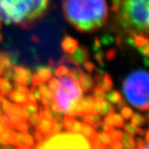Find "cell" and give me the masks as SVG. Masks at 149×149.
Segmentation results:
<instances>
[{
  "label": "cell",
  "mask_w": 149,
  "mask_h": 149,
  "mask_svg": "<svg viewBox=\"0 0 149 149\" xmlns=\"http://www.w3.org/2000/svg\"><path fill=\"white\" fill-rule=\"evenodd\" d=\"M62 11L68 22L81 33L99 30L109 18L105 0H63Z\"/></svg>",
  "instance_id": "6da1fadb"
},
{
  "label": "cell",
  "mask_w": 149,
  "mask_h": 149,
  "mask_svg": "<svg viewBox=\"0 0 149 149\" xmlns=\"http://www.w3.org/2000/svg\"><path fill=\"white\" fill-rule=\"evenodd\" d=\"M48 6L49 0H0V18L6 24L28 29L45 15Z\"/></svg>",
  "instance_id": "7a4b0ae2"
},
{
  "label": "cell",
  "mask_w": 149,
  "mask_h": 149,
  "mask_svg": "<svg viewBox=\"0 0 149 149\" xmlns=\"http://www.w3.org/2000/svg\"><path fill=\"white\" fill-rule=\"evenodd\" d=\"M115 14L129 35L149 33V0H120Z\"/></svg>",
  "instance_id": "3957f363"
},
{
  "label": "cell",
  "mask_w": 149,
  "mask_h": 149,
  "mask_svg": "<svg viewBox=\"0 0 149 149\" xmlns=\"http://www.w3.org/2000/svg\"><path fill=\"white\" fill-rule=\"evenodd\" d=\"M122 90L126 100L140 111H149V72L135 70L122 82Z\"/></svg>",
  "instance_id": "277c9868"
},
{
  "label": "cell",
  "mask_w": 149,
  "mask_h": 149,
  "mask_svg": "<svg viewBox=\"0 0 149 149\" xmlns=\"http://www.w3.org/2000/svg\"><path fill=\"white\" fill-rule=\"evenodd\" d=\"M82 97L83 91L77 80L68 76L59 78V86L53 94V99L58 104L61 113L65 112L67 114L72 105Z\"/></svg>",
  "instance_id": "5b68a950"
},
{
  "label": "cell",
  "mask_w": 149,
  "mask_h": 149,
  "mask_svg": "<svg viewBox=\"0 0 149 149\" xmlns=\"http://www.w3.org/2000/svg\"><path fill=\"white\" fill-rule=\"evenodd\" d=\"M43 149H91L83 136L74 133H60L46 141Z\"/></svg>",
  "instance_id": "8992f818"
},
{
  "label": "cell",
  "mask_w": 149,
  "mask_h": 149,
  "mask_svg": "<svg viewBox=\"0 0 149 149\" xmlns=\"http://www.w3.org/2000/svg\"><path fill=\"white\" fill-rule=\"evenodd\" d=\"M88 58H89L88 49L84 46H80L72 54H64L58 63L61 64V65L68 63L78 68L79 66L83 65L86 61H87Z\"/></svg>",
  "instance_id": "52a82bcc"
},
{
  "label": "cell",
  "mask_w": 149,
  "mask_h": 149,
  "mask_svg": "<svg viewBox=\"0 0 149 149\" xmlns=\"http://www.w3.org/2000/svg\"><path fill=\"white\" fill-rule=\"evenodd\" d=\"M31 76H33V74L29 68L22 66H14L12 80L14 81L15 84L27 86L28 84H31Z\"/></svg>",
  "instance_id": "ba28073f"
},
{
  "label": "cell",
  "mask_w": 149,
  "mask_h": 149,
  "mask_svg": "<svg viewBox=\"0 0 149 149\" xmlns=\"http://www.w3.org/2000/svg\"><path fill=\"white\" fill-rule=\"evenodd\" d=\"M13 90L7 96L9 101L14 102L15 104L19 105H24L29 102V89L27 86H18V84H14Z\"/></svg>",
  "instance_id": "9c48e42d"
},
{
  "label": "cell",
  "mask_w": 149,
  "mask_h": 149,
  "mask_svg": "<svg viewBox=\"0 0 149 149\" xmlns=\"http://www.w3.org/2000/svg\"><path fill=\"white\" fill-rule=\"evenodd\" d=\"M54 122H55L54 120L41 118L39 124L36 126V130L44 136L45 140H49L50 137L54 136V135H53V126H54Z\"/></svg>",
  "instance_id": "30bf717a"
},
{
  "label": "cell",
  "mask_w": 149,
  "mask_h": 149,
  "mask_svg": "<svg viewBox=\"0 0 149 149\" xmlns=\"http://www.w3.org/2000/svg\"><path fill=\"white\" fill-rule=\"evenodd\" d=\"M93 109H94V111L100 116L108 115L111 112H114V110H115L113 105L110 103L107 100L95 101Z\"/></svg>",
  "instance_id": "8fae6325"
},
{
  "label": "cell",
  "mask_w": 149,
  "mask_h": 149,
  "mask_svg": "<svg viewBox=\"0 0 149 149\" xmlns=\"http://www.w3.org/2000/svg\"><path fill=\"white\" fill-rule=\"evenodd\" d=\"M3 145L17 146V133L9 127H6L4 132L0 134V146Z\"/></svg>",
  "instance_id": "7c38bea8"
},
{
  "label": "cell",
  "mask_w": 149,
  "mask_h": 149,
  "mask_svg": "<svg viewBox=\"0 0 149 149\" xmlns=\"http://www.w3.org/2000/svg\"><path fill=\"white\" fill-rule=\"evenodd\" d=\"M61 48L66 54H72V53L78 48L77 40L72 38L71 36L66 35L61 40Z\"/></svg>",
  "instance_id": "4fadbf2b"
},
{
  "label": "cell",
  "mask_w": 149,
  "mask_h": 149,
  "mask_svg": "<svg viewBox=\"0 0 149 149\" xmlns=\"http://www.w3.org/2000/svg\"><path fill=\"white\" fill-rule=\"evenodd\" d=\"M52 68L49 66H39L36 68L35 77L41 84H45L52 77Z\"/></svg>",
  "instance_id": "5bb4252c"
},
{
  "label": "cell",
  "mask_w": 149,
  "mask_h": 149,
  "mask_svg": "<svg viewBox=\"0 0 149 149\" xmlns=\"http://www.w3.org/2000/svg\"><path fill=\"white\" fill-rule=\"evenodd\" d=\"M95 100L93 99V96L91 95H87V96H84L79 100L80 106L83 110L84 116L87 115V114H94L96 113L94 111L93 109V105H94Z\"/></svg>",
  "instance_id": "9a60e30c"
},
{
  "label": "cell",
  "mask_w": 149,
  "mask_h": 149,
  "mask_svg": "<svg viewBox=\"0 0 149 149\" xmlns=\"http://www.w3.org/2000/svg\"><path fill=\"white\" fill-rule=\"evenodd\" d=\"M18 147H34L35 142L33 136L28 132H20L17 134V146Z\"/></svg>",
  "instance_id": "2e32d148"
},
{
  "label": "cell",
  "mask_w": 149,
  "mask_h": 149,
  "mask_svg": "<svg viewBox=\"0 0 149 149\" xmlns=\"http://www.w3.org/2000/svg\"><path fill=\"white\" fill-rule=\"evenodd\" d=\"M103 124L109 127H122L124 126V120L122 117L115 112H111L108 114L103 120Z\"/></svg>",
  "instance_id": "e0dca14e"
},
{
  "label": "cell",
  "mask_w": 149,
  "mask_h": 149,
  "mask_svg": "<svg viewBox=\"0 0 149 149\" xmlns=\"http://www.w3.org/2000/svg\"><path fill=\"white\" fill-rule=\"evenodd\" d=\"M79 86L83 91V93H89L91 92L95 86V81L94 78L91 76L90 74H84L82 78L78 81Z\"/></svg>",
  "instance_id": "ac0fdd59"
},
{
  "label": "cell",
  "mask_w": 149,
  "mask_h": 149,
  "mask_svg": "<svg viewBox=\"0 0 149 149\" xmlns=\"http://www.w3.org/2000/svg\"><path fill=\"white\" fill-rule=\"evenodd\" d=\"M84 122H86L89 125H91L93 129H99L102 125V116L98 115L97 113L94 114H87L82 117Z\"/></svg>",
  "instance_id": "d6986e66"
},
{
  "label": "cell",
  "mask_w": 149,
  "mask_h": 149,
  "mask_svg": "<svg viewBox=\"0 0 149 149\" xmlns=\"http://www.w3.org/2000/svg\"><path fill=\"white\" fill-rule=\"evenodd\" d=\"M96 134H97V132L94 130V129L91 125L81 121V129L79 131V135L83 136L86 140H89L90 138H92Z\"/></svg>",
  "instance_id": "ffe728a7"
},
{
  "label": "cell",
  "mask_w": 149,
  "mask_h": 149,
  "mask_svg": "<svg viewBox=\"0 0 149 149\" xmlns=\"http://www.w3.org/2000/svg\"><path fill=\"white\" fill-rule=\"evenodd\" d=\"M13 91V84L10 83L9 80L0 77V93L2 96H7V95Z\"/></svg>",
  "instance_id": "44dd1931"
},
{
  "label": "cell",
  "mask_w": 149,
  "mask_h": 149,
  "mask_svg": "<svg viewBox=\"0 0 149 149\" xmlns=\"http://www.w3.org/2000/svg\"><path fill=\"white\" fill-rule=\"evenodd\" d=\"M122 146L123 149H135L136 142H135V136L125 133L122 136Z\"/></svg>",
  "instance_id": "7402d4cb"
},
{
  "label": "cell",
  "mask_w": 149,
  "mask_h": 149,
  "mask_svg": "<svg viewBox=\"0 0 149 149\" xmlns=\"http://www.w3.org/2000/svg\"><path fill=\"white\" fill-rule=\"evenodd\" d=\"M105 99L111 104H119L121 101H123L121 94L116 90H111L107 94H105Z\"/></svg>",
  "instance_id": "603a6c76"
},
{
  "label": "cell",
  "mask_w": 149,
  "mask_h": 149,
  "mask_svg": "<svg viewBox=\"0 0 149 149\" xmlns=\"http://www.w3.org/2000/svg\"><path fill=\"white\" fill-rule=\"evenodd\" d=\"M76 122H77V120L74 119V117H73L71 115H66L63 118L62 126L64 127V129H65L68 132L71 133L72 130H73V127L74 124H76Z\"/></svg>",
  "instance_id": "cb8c5ba5"
},
{
  "label": "cell",
  "mask_w": 149,
  "mask_h": 149,
  "mask_svg": "<svg viewBox=\"0 0 149 149\" xmlns=\"http://www.w3.org/2000/svg\"><path fill=\"white\" fill-rule=\"evenodd\" d=\"M146 122V117H144L143 115H141L140 113H133V115L131 116V120H130V123L136 127H141V126H144Z\"/></svg>",
  "instance_id": "d4e9b609"
},
{
  "label": "cell",
  "mask_w": 149,
  "mask_h": 149,
  "mask_svg": "<svg viewBox=\"0 0 149 149\" xmlns=\"http://www.w3.org/2000/svg\"><path fill=\"white\" fill-rule=\"evenodd\" d=\"M23 108L25 111V112L29 115V117L39 112V105L36 102H33L29 101L27 103L23 105Z\"/></svg>",
  "instance_id": "484cf974"
},
{
  "label": "cell",
  "mask_w": 149,
  "mask_h": 149,
  "mask_svg": "<svg viewBox=\"0 0 149 149\" xmlns=\"http://www.w3.org/2000/svg\"><path fill=\"white\" fill-rule=\"evenodd\" d=\"M123 127H124L125 131L127 134H130V135H133V136H135L136 134L140 135V136L145 135V131L142 129H139V127H137L132 125L131 123H130V124H124Z\"/></svg>",
  "instance_id": "4316f807"
},
{
  "label": "cell",
  "mask_w": 149,
  "mask_h": 149,
  "mask_svg": "<svg viewBox=\"0 0 149 149\" xmlns=\"http://www.w3.org/2000/svg\"><path fill=\"white\" fill-rule=\"evenodd\" d=\"M39 91H40V93L42 98H45V99L49 100V101L53 98L52 92L49 90V88L46 86L45 84H40V86H39Z\"/></svg>",
  "instance_id": "83f0119b"
},
{
  "label": "cell",
  "mask_w": 149,
  "mask_h": 149,
  "mask_svg": "<svg viewBox=\"0 0 149 149\" xmlns=\"http://www.w3.org/2000/svg\"><path fill=\"white\" fill-rule=\"evenodd\" d=\"M84 72L81 68H79L77 67L76 68H71V69H69V72L68 74V76L70 77H72V78H74V80H77L78 82L82 78V77L84 76Z\"/></svg>",
  "instance_id": "f1b7e54d"
},
{
  "label": "cell",
  "mask_w": 149,
  "mask_h": 149,
  "mask_svg": "<svg viewBox=\"0 0 149 149\" xmlns=\"http://www.w3.org/2000/svg\"><path fill=\"white\" fill-rule=\"evenodd\" d=\"M105 93L103 92L102 89H101L99 86H95L94 88L93 89V99L95 101H102V100H105Z\"/></svg>",
  "instance_id": "f546056e"
},
{
  "label": "cell",
  "mask_w": 149,
  "mask_h": 149,
  "mask_svg": "<svg viewBox=\"0 0 149 149\" xmlns=\"http://www.w3.org/2000/svg\"><path fill=\"white\" fill-rule=\"evenodd\" d=\"M69 72V68L66 65H59L54 71V74L57 77H63L68 76V74Z\"/></svg>",
  "instance_id": "4dcf8cb0"
},
{
  "label": "cell",
  "mask_w": 149,
  "mask_h": 149,
  "mask_svg": "<svg viewBox=\"0 0 149 149\" xmlns=\"http://www.w3.org/2000/svg\"><path fill=\"white\" fill-rule=\"evenodd\" d=\"M48 82H49V86L48 87L52 92V93L54 94L57 92V90H58V88L59 86V80L58 78H55V77H51Z\"/></svg>",
  "instance_id": "1f68e13d"
},
{
  "label": "cell",
  "mask_w": 149,
  "mask_h": 149,
  "mask_svg": "<svg viewBox=\"0 0 149 149\" xmlns=\"http://www.w3.org/2000/svg\"><path fill=\"white\" fill-rule=\"evenodd\" d=\"M99 138H100V140L103 143V144H105V145H111V143H113V141H112V139L111 138V136H110V135L106 132V131H101L99 134Z\"/></svg>",
  "instance_id": "d6a6232c"
},
{
  "label": "cell",
  "mask_w": 149,
  "mask_h": 149,
  "mask_svg": "<svg viewBox=\"0 0 149 149\" xmlns=\"http://www.w3.org/2000/svg\"><path fill=\"white\" fill-rule=\"evenodd\" d=\"M40 119L41 118H40V114L36 113V114H33V115H31V116L29 117L28 120H27V123H28V125L30 127H36L39 124Z\"/></svg>",
  "instance_id": "836d02e7"
},
{
  "label": "cell",
  "mask_w": 149,
  "mask_h": 149,
  "mask_svg": "<svg viewBox=\"0 0 149 149\" xmlns=\"http://www.w3.org/2000/svg\"><path fill=\"white\" fill-rule=\"evenodd\" d=\"M120 114H121L120 116L122 118H124L126 120H129L133 115V111L130 107H127V106H124L123 108L120 109Z\"/></svg>",
  "instance_id": "e575fe53"
},
{
  "label": "cell",
  "mask_w": 149,
  "mask_h": 149,
  "mask_svg": "<svg viewBox=\"0 0 149 149\" xmlns=\"http://www.w3.org/2000/svg\"><path fill=\"white\" fill-rule=\"evenodd\" d=\"M30 129V126L28 125V123L26 121H22L19 122L18 124H16L15 126V130H17L21 132H27Z\"/></svg>",
  "instance_id": "d590c367"
},
{
  "label": "cell",
  "mask_w": 149,
  "mask_h": 149,
  "mask_svg": "<svg viewBox=\"0 0 149 149\" xmlns=\"http://www.w3.org/2000/svg\"><path fill=\"white\" fill-rule=\"evenodd\" d=\"M83 66H84V70L89 74H91V73H93L96 70V67H95L94 64L91 61H86L83 64Z\"/></svg>",
  "instance_id": "8d00e7d4"
},
{
  "label": "cell",
  "mask_w": 149,
  "mask_h": 149,
  "mask_svg": "<svg viewBox=\"0 0 149 149\" xmlns=\"http://www.w3.org/2000/svg\"><path fill=\"white\" fill-rule=\"evenodd\" d=\"M103 58H104V54H103L102 50L99 49V50H97L96 52H95L94 59H95V61H96L98 64H100V65H102V64H103Z\"/></svg>",
  "instance_id": "74e56055"
},
{
  "label": "cell",
  "mask_w": 149,
  "mask_h": 149,
  "mask_svg": "<svg viewBox=\"0 0 149 149\" xmlns=\"http://www.w3.org/2000/svg\"><path fill=\"white\" fill-rule=\"evenodd\" d=\"M137 50H138V52H139L143 57L149 58V41L147 42L146 44H145L143 47L137 49Z\"/></svg>",
  "instance_id": "f35d334b"
},
{
  "label": "cell",
  "mask_w": 149,
  "mask_h": 149,
  "mask_svg": "<svg viewBox=\"0 0 149 149\" xmlns=\"http://www.w3.org/2000/svg\"><path fill=\"white\" fill-rule=\"evenodd\" d=\"M116 55H117V51L112 49H110V50H108L107 52H106L105 58L108 61H110V60H112L116 57Z\"/></svg>",
  "instance_id": "ab89813d"
},
{
  "label": "cell",
  "mask_w": 149,
  "mask_h": 149,
  "mask_svg": "<svg viewBox=\"0 0 149 149\" xmlns=\"http://www.w3.org/2000/svg\"><path fill=\"white\" fill-rule=\"evenodd\" d=\"M33 135H34V137H35L36 141H37V144H40V143H43V142L47 141V140H45L44 136H42L40 132H38L37 130H35V131H34Z\"/></svg>",
  "instance_id": "60d3db41"
},
{
  "label": "cell",
  "mask_w": 149,
  "mask_h": 149,
  "mask_svg": "<svg viewBox=\"0 0 149 149\" xmlns=\"http://www.w3.org/2000/svg\"><path fill=\"white\" fill-rule=\"evenodd\" d=\"M110 148L111 149H123V146L120 141H115L110 145Z\"/></svg>",
  "instance_id": "b9f144b4"
},
{
  "label": "cell",
  "mask_w": 149,
  "mask_h": 149,
  "mask_svg": "<svg viewBox=\"0 0 149 149\" xmlns=\"http://www.w3.org/2000/svg\"><path fill=\"white\" fill-rule=\"evenodd\" d=\"M0 149H15V148L10 145H3L0 146Z\"/></svg>",
  "instance_id": "7bdbcfd3"
},
{
  "label": "cell",
  "mask_w": 149,
  "mask_h": 149,
  "mask_svg": "<svg viewBox=\"0 0 149 149\" xmlns=\"http://www.w3.org/2000/svg\"><path fill=\"white\" fill-rule=\"evenodd\" d=\"M145 140H146V142L149 143V130H147L145 132Z\"/></svg>",
  "instance_id": "ee69618b"
},
{
  "label": "cell",
  "mask_w": 149,
  "mask_h": 149,
  "mask_svg": "<svg viewBox=\"0 0 149 149\" xmlns=\"http://www.w3.org/2000/svg\"><path fill=\"white\" fill-rule=\"evenodd\" d=\"M6 127L4 126L3 124L0 123V134H2V133L6 130Z\"/></svg>",
  "instance_id": "f6af8a7d"
},
{
  "label": "cell",
  "mask_w": 149,
  "mask_h": 149,
  "mask_svg": "<svg viewBox=\"0 0 149 149\" xmlns=\"http://www.w3.org/2000/svg\"><path fill=\"white\" fill-rule=\"evenodd\" d=\"M16 149H31L30 147H24V146H22V147H17Z\"/></svg>",
  "instance_id": "bcb514c9"
},
{
  "label": "cell",
  "mask_w": 149,
  "mask_h": 149,
  "mask_svg": "<svg viewBox=\"0 0 149 149\" xmlns=\"http://www.w3.org/2000/svg\"><path fill=\"white\" fill-rule=\"evenodd\" d=\"M2 40H3V35H2L1 33H0V43L2 42Z\"/></svg>",
  "instance_id": "7dc6e473"
},
{
  "label": "cell",
  "mask_w": 149,
  "mask_h": 149,
  "mask_svg": "<svg viewBox=\"0 0 149 149\" xmlns=\"http://www.w3.org/2000/svg\"><path fill=\"white\" fill-rule=\"evenodd\" d=\"M3 115V111L1 109V107H0V116H2Z\"/></svg>",
  "instance_id": "c3c4849f"
},
{
  "label": "cell",
  "mask_w": 149,
  "mask_h": 149,
  "mask_svg": "<svg viewBox=\"0 0 149 149\" xmlns=\"http://www.w3.org/2000/svg\"><path fill=\"white\" fill-rule=\"evenodd\" d=\"M2 73H3V72H2V69H1V68H0V77H2Z\"/></svg>",
  "instance_id": "681fc988"
},
{
  "label": "cell",
  "mask_w": 149,
  "mask_h": 149,
  "mask_svg": "<svg viewBox=\"0 0 149 149\" xmlns=\"http://www.w3.org/2000/svg\"><path fill=\"white\" fill-rule=\"evenodd\" d=\"M146 119H147L148 120V121H149V112L147 113V115H146Z\"/></svg>",
  "instance_id": "f907efd6"
},
{
  "label": "cell",
  "mask_w": 149,
  "mask_h": 149,
  "mask_svg": "<svg viewBox=\"0 0 149 149\" xmlns=\"http://www.w3.org/2000/svg\"><path fill=\"white\" fill-rule=\"evenodd\" d=\"M3 97H4V96H2V95H1V93H0V102H1V100L3 99Z\"/></svg>",
  "instance_id": "816d5d0a"
},
{
  "label": "cell",
  "mask_w": 149,
  "mask_h": 149,
  "mask_svg": "<svg viewBox=\"0 0 149 149\" xmlns=\"http://www.w3.org/2000/svg\"><path fill=\"white\" fill-rule=\"evenodd\" d=\"M146 148H147V149H149V143H148V146H146Z\"/></svg>",
  "instance_id": "f5cc1de1"
},
{
  "label": "cell",
  "mask_w": 149,
  "mask_h": 149,
  "mask_svg": "<svg viewBox=\"0 0 149 149\" xmlns=\"http://www.w3.org/2000/svg\"><path fill=\"white\" fill-rule=\"evenodd\" d=\"M0 28H1V22H0Z\"/></svg>",
  "instance_id": "db71d44e"
},
{
  "label": "cell",
  "mask_w": 149,
  "mask_h": 149,
  "mask_svg": "<svg viewBox=\"0 0 149 149\" xmlns=\"http://www.w3.org/2000/svg\"><path fill=\"white\" fill-rule=\"evenodd\" d=\"M146 149H147V148H146Z\"/></svg>",
  "instance_id": "11a10c76"
}]
</instances>
